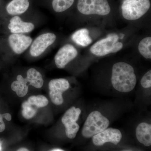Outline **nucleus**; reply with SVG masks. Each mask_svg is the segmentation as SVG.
I'll return each instance as SVG.
<instances>
[{"mask_svg":"<svg viewBox=\"0 0 151 151\" xmlns=\"http://www.w3.org/2000/svg\"><path fill=\"white\" fill-rule=\"evenodd\" d=\"M111 83L114 89L123 93L133 90L137 84L134 68L127 63L118 62L112 68Z\"/></svg>","mask_w":151,"mask_h":151,"instance_id":"1","label":"nucleus"},{"mask_svg":"<svg viewBox=\"0 0 151 151\" xmlns=\"http://www.w3.org/2000/svg\"><path fill=\"white\" fill-rule=\"evenodd\" d=\"M110 122L100 112L94 111L88 115L81 131L84 137H92L108 128Z\"/></svg>","mask_w":151,"mask_h":151,"instance_id":"2","label":"nucleus"},{"mask_svg":"<svg viewBox=\"0 0 151 151\" xmlns=\"http://www.w3.org/2000/svg\"><path fill=\"white\" fill-rule=\"evenodd\" d=\"M150 0H124L122 6V15L128 20L142 17L150 7Z\"/></svg>","mask_w":151,"mask_h":151,"instance_id":"3","label":"nucleus"},{"mask_svg":"<svg viewBox=\"0 0 151 151\" xmlns=\"http://www.w3.org/2000/svg\"><path fill=\"white\" fill-rule=\"evenodd\" d=\"M119 36L115 33L109 35L105 38L99 40L90 48L92 54L97 56H103L115 53L123 48L122 42H119Z\"/></svg>","mask_w":151,"mask_h":151,"instance_id":"4","label":"nucleus"},{"mask_svg":"<svg viewBox=\"0 0 151 151\" xmlns=\"http://www.w3.org/2000/svg\"><path fill=\"white\" fill-rule=\"evenodd\" d=\"M77 8L84 15H107L111 10L107 0H78Z\"/></svg>","mask_w":151,"mask_h":151,"instance_id":"5","label":"nucleus"},{"mask_svg":"<svg viewBox=\"0 0 151 151\" xmlns=\"http://www.w3.org/2000/svg\"><path fill=\"white\" fill-rule=\"evenodd\" d=\"M81 111L79 108L71 107L65 112L61 121L65 127V134L68 138L73 139L79 131V126L76 123Z\"/></svg>","mask_w":151,"mask_h":151,"instance_id":"6","label":"nucleus"},{"mask_svg":"<svg viewBox=\"0 0 151 151\" xmlns=\"http://www.w3.org/2000/svg\"><path fill=\"white\" fill-rule=\"evenodd\" d=\"M49 96L51 101L57 105L63 103V94L70 88V84L64 78H55L50 80L48 84Z\"/></svg>","mask_w":151,"mask_h":151,"instance_id":"7","label":"nucleus"},{"mask_svg":"<svg viewBox=\"0 0 151 151\" xmlns=\"http://www.w3.org/2000/svg\"><path fill=\"white\" fill-rule=\"evenodd\" d=\"M56 39V35L53 33H45L38 36L30 46V54L33 57L40 56L54 43Z\"/></svg>","mask_w":151,"mask_h":151,"instance_id":"8","label":"nucleus"},{"mask_svg":"<svg viewBox=\"0 0 151 151\" xmlns=\"http://www.w3.org/2000/svg\"><path fill=\"white\" fill-rule=\"evenodd\" d=\"M122 137V133L118 129L113 128H107L92 137L93 144L96 146H101L105 143L110 142L118 145Z\"/></svg>","mask_w":151,"mask_h":151,"instance_id":"9","label":"nucleus"},{"mask_svg":"<svg viewBox=\"0 0 151 151\" xmlns=\"http://www.w3.org/2000/svg\"><path fill=\"white\" fill-rule=\"evenodd\" d=\"M77 55L78 51L73 45L69 44H65L60 49L55 56L56 67L59 69L64 68Z\"/></svg>","mask_w":151,"mask_h":151,"instance_id":"10","label":"nucleus"},{"mask_svg":"<svg viewBox=\"0 0 151 151\" xmlns=\"http://www.w3.org/2000/svg\"><path fill=\"white\" fill-rule=\"evenodd\" d=\"M8 41L12 51L17 55L21 54L25 51L33 41L32 38L23 34H11Z\"/></svg>","mask_w":151,"mask_h":151,"instance_id":"11","label":"nucleus"},{"mask_svg":"<svg viewBox=\"0 0 151 151\" xmlns=\"http://www.w3.org/2000/svg\"><path fill=\"white\" fill-rule=\"evenodd\" d=\"M31 6L30 0H10L4 7V12L11 17L21 16L26 13Z\"/></svg>","mask_w":151,"mask_h":151,"instance_id":"12","label":"nucleus"},{"mask_svg":"<svg viewBox=\"0 0 151 151\" xmlns=\"http://www.w3.org/2000/svg\"><path fill=\"white\" fill-rule=\"evenodd\" d=\"M8 28L12 34L28 33L35 29V25L30 22L24 21L20 16L12 17Z\"/></svg>","mask_w":151,"mask_h":151,"instance_id":"13","label":"nucleus"},{"mask_svg":"<svg viewBox=\"0 0 151 151\" xmlns=\"http://www.w3.org/2000/svg\"><path fill=\"white\" fill-rule=\"evenodd\" d=\"M136 135L138 141L146 147L151 145V125L145 122L138 125Z\"/></svg>","mask_w":151,"mask_h":151,"instance_id":"14","label":"nucleus"},{"mask_svg":"<svg viewBox=\"0 0 151 151\" xmlns=\"http://www.w3.org/2000/svg\"><path fill=\"white\" fill-rule=\"evenodd\" d=\"M28 85H31L37 89L43 86L44 80L41 73L34 68H30L27 70L25 78Z\"/></svg>","mask_w":151,"mask_h":151,"instance_id":"15","label":"nucleus"},{"mask_svg":"<svg viewBox=\"0 0 151 151\" xmlns=\"http://www.w3.org/2000/svg\"><path fill=\"white\" fill-rule=\"evenodd\" d=\"M71 39L76 44L84 47L88 46L92 42L89 35V31L84 28L76 31L72 35Z\"/></svg>","mask_w":151,"mask_h":151,"instance_id":"16","label":"nucleus"},{"mask_svg":"<svg viewBox=\"0 0 151 151\" xmlns=\"http://www.w3.org/2000/svg\"><path fill=\"white\" fill-rule=\"evenodd\" d=\"M26 78L21 75H18L17 77V80L14 81L11 84V89L16 92L19 97H24L28 92L29 86Z\"/></svg>","mask_w":151,"mask_h":151,"instance_id":"17","label":"nucleus"},{"mask_svg":"<svg viewBox=\"0 0 151 151\" xmlns=\"http://www.w3.org/2000/svg\"><path fill=\"white\" fill-rule=\"evenodd\" d=\"M75 0H51L52 8L56 13L65 12L71 7Z\"/></svg>","mask_w":151,"mask_h":151,"instance_id":"18","label":"nucleus"},{"mask_svg":"<svg viewBox=\"0 0 151 151\" xmlns=\"http://www.w3.org/2000/svg\"><path fill=\"white\" fill-rule=\"evenodd\" d=\"M151 37H148L143 39L140 42L138 49L142 56L146 59L151 58Z\"/></svg>","mask_w":151,"mask_h":151,"instance_id":"19","label":"nucleus"},{"mask_svg":"<svg viewBox=\"0 0 151 151\" xmlns=\"http://www.w3.org/2000/svg\"><path fill=\"white\" fill-rule=\"evenodd\" d=\"M22 113L24 118L26 119H32L36 114L37 108L31 105L27 101L22 103Z\"/></svg>","mask_w":151,"mask_h":151,"instance_id":"20","label":"nucleus"},{"mask_svg":"<svg viewBox=\"0 0 151 151\" xmlns=\"http://www.w3.org/2000/svg\"><path fill=\"white\" fill-rule=\"evenodd\" d=\"M31 105L37 108H43L48 104L49 101L47 97L42 95H33L29 97L27 100Z\"/></svg>","mask_w":151,"mask_h":151,"instance_id":"21","label":"nucleus"},{"mask_svg":"<svg viewBox=\"0 0 151 151\" xmlns=\"http://www.w3.org/2000/svg\"><path fill=\"white\" fill-rule=\"evenodd\" d=\"M141 84L145 88H149L151 86V70H150L143 76L141 80Z\"/></svg>","mask_w":151,"mask_h":151,"instance_id":"22","label":"nucleus"},{"mask_svg":"<svg viewBox=\"0 0 151 151\" xmlns=\"http://www.w3.org/2000/svg\"><path fill=\"white\" fill-rule=\"evenodd\" d=\"M2 114H0V132H2L6 129V125L3 121Z\"/></svg>","mask_w":151,"mask_h":151,"instance_id":"23","label":"nucleus"},{"mask_svg":"<svg viewBox=\"0 0 151 151\" xmlns=\"http://www.w3.org/2000/svg\"><path fill=\"white\" fill-rule=\"evenodd\" d=\"M3 118L6 119L7 121H11L12 119V116L10 113H5L2 114Z\"/></svg>","mask_w":151,"mask_h":151,"instance_id":"24","label":"nucleus"},{"mask_svg":"<svg viewBox=\"0 0 151 151\" xmlns=\"http://www.w3.org/2000/svg\"><path fill=\"white\" fill-rule=\"evenodd\" d=\"M17 151H29L26 148L22 147L20 148L17 150Z\"/></svg>","mask_w":151,"mask_h":151,"instance_id":"25","label":"nucleus"},{"mask_svg":"<svg viewBox=\"0 0 151 151\" xmlns=\"http://www.w3.org/2000/svg\"><path fill=\"white\" fill-rule=\"evenodd\" d=\"M51 151H64L62 150H60V149H55V150H52Z\"/></svg>","mask_w":151,"mask_h":151,"instance_id":"26","label":"nucleus"},{"mask_svg":"<svg viewBox=\"0 0 151 151\" xmlns=\"http://www.w3.org/2000/svg\"><path fill=\"white\" fill-rule=\"evenodd\" d=\"M1 0H0V9H1Z\"/></svg>","mask_w":151,"mask_h":151,"instance_id":"27","label":"nucleus"},{"mask_svg":"<svg viewBox=\"0 0 151 151\" xmlns=\"http://www.w3.org/2000/svg\"></svg>","mask_w":151,"mask_h":151,"instance_id":"28","label":"nucleus"}]
</instances>
